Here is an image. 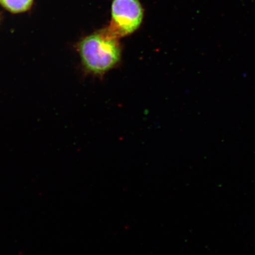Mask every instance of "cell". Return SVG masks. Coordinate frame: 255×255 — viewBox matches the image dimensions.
Instances as JSON below:
<instances>
[{
    "instance_id": "cell-1",
    "label": "cell",
    "mask_w": 255,
    "mask_h": 255,
    "mask_svg": "<svg viewBox=\"0 0 255 255\" xmlns=\"http://www.w3.org/2000/svg\"><path fill=\"white\" fill-rule=\"evenodd\" d=\"M86 72L102 76L119 65L122 48L120 39L108 27L82 39L76 45Z\"/></svg>"
},
{
    "instance_id": "cell-2",
    "label": "cell",
    "mask_w": 255,
    "mask_h": 255,
    "mask_svg": "<svg viewBox=\"0 0 255 255\" xmlns=\"http://www.w3.org/2000/svg\"><path fill=\"white\" fill-rule=\"evenodd\" d=\"M143 18V9L139 0H113L108 28L120 39L138 30Z\"/></svg>"
},
{
    "instance_id": "cell-3",
    "label": "cell",
    "mask_w": 255,
    "mask_h": 255,
    "mask_svg": "<svg viewBox=\"0 0 255 255\" xmlns=\"http://www.w3.org/2000/svg\"><path fill=\"white\" fill-rule=\"evenodd\" d=\"M33 1L34 0H0L3 7L14 14L29 10Z\"/></svg>"
}]
</instances>
